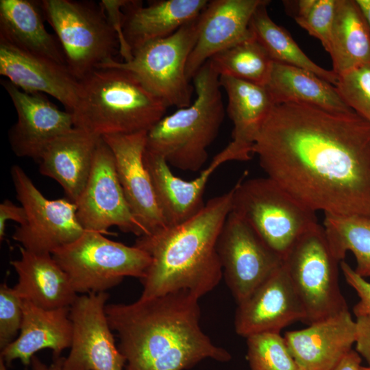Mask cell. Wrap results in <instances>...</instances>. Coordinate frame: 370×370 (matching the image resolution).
Returning <instances> with one entry per match:
<instances>
[{
  "label": "cell",
  "mask_w": 370,
  "mask_h": 370,
  "mask_svg": "<svg viewBox=\"0 0 370 370\" xmlns=\"http://www.w3.org/2000/svg\"><path fill=\"white\" fill-rule=\"evenodd\" d=\"M227 97V112L232 121L231 142L224 148L232 160L247 161L257 135L274 103L264 86L219 76Z\"/></svg>",
  "instance_id": "cell-25"
},
{
  "label": "cell",
  "mask_w": 370,
  "mask_h": 370,
  "mask_svg": "<svg viewBox=\"0 0 370 370\" xmlns=\"http://www.w3.org/2000/svg\"><path fill=\"white\" fill-rule=\"evenodd\" d=\"M1 84L17 114L8 132L12 150L18 157L39 162L50 143L74 127L72 114L60 110L45 94L23 91L8 79Z\"/></svg>",
  "instance_id": "cell-15"
},
{
  "label": "cell",
  "mask_w": 370,
  "mask_h": 370,
  "mask_svg": "<svg viewBox=\"0 0 370 370\" xmlns=\"http://www.w3.org/2000/svg\"><path fill=\"white\" fill-rule=\"evenodd\" d=\"M264 86L274 105L295 103L335 112H353L334 85L301 68L273 61Z\"/></svg>",
  "instance_id": "cell-28"
},
{
  "label": "cell",
  "mask_w": 370,
  "mask_h": 370,
  "mask_svg": "<svg viewBox=\"0 0 370 370\" xmlns=\"http://www.w3.org/2000/svg\"><path fill=\"white\" fill-rule=\"evenodd\" d=\"M207 0H158L144 6L127 0L123 7V34L132 52L143 45L166 38L198 16Z\"/></svg>",
  "instance_id": "cell-22"
},
{
  "label": "cell",
  "mask_w": 370,
  "mask_h": 370,
  "mask_svg": "<svg viewBox=\"0 0 370 370\" xmlns=\"http://www.w3.org/2000/svg\"><path fill=\"white\" fill-rule=\"evenodd\" d=\"M360 370H370L369 367H360Z\"/></svg>",
  "instance_id": "cell-45"
},
{
  "label": "cell",
  "mask_w": 370,
  "mask_h": 370,
  "mask_svg": "<svg viewBox=\"0 0 370 370\" xmlns=\"http://www.w3.org/2000/svg\"><path fill=\"white\" fill-rule=\"evenodd\" d=\"M79 82L73 126L99 136L148 131L169 107L123 69L99 68Z\"/></svg>",
  "instance_id": "cell-4"
},
{
  "label": "cell",
  "mask_w": 370,
  "mask_h": 370,
  "mask_svg": "<svg viewBox=\"0 0 370 370\" xmlns=\"http://www.w3.org/2000/svg\"><path fill=\"white\" fill-rule=\"evenodd\" d=\"M328 53L338 76L370 62V32L356 0H336Z\"/></svg>",
  "instance_id": "cell-29"
},
{
  "label": "cell",
  "mask_w": 370,
  "mask_h": 370,
  "mask_svg": "<svg viewBox=\"0 0 370 370\" xmlns=\"http://www.w3.org/2000/svg\"><path fill=\"white\" fill-rule=\"evenodd\" d=\"M0 370H7L4 360L0 358Z\"/></svg>",
  "instance_id": "cell-44"
},
{
  "label": "cell",
  "mask_w": 370,
  "mask_h": 370,
  "mask_svg": "<svg viewBox=\"0 0 370 370\" xmlns=\"http://www.w3.org/2000/svg\"><path fill=\"white\" fill-rule=\"evenodd\" d=\"M360 7L370 32V0H356Z\"/></svg>",
  "instance_id": "cell-43"
},
{
  "label": "cell",
  "mask_w": 370,
  "mask_h": 370,
  "mask_svg": "<svg viewBox=\"0 0 370 370\" xmlns=\"http://www.w3.org/2000/svg\"><path fill=\"white\" fill-rule=\"evenodd\" d=\"M40 3L61 45L66 66L79 81L119 51L117 35L99 3L42 0Z\"/></svg>",
  "instance_id": "cell-7"
},
{
  "label": "cell",
  "mask_w": 370,
  "mask_h": 370,
  "mask_svg": "<svg viewBox=\"0 0 370 370\" xmlns=\"http://www.w3.org/2000/svg\"><path fill=\"white\" fill-rule=\"evenodd\" d=\"M106 292L78 296L69 309L73 324L71 351L62 370H125L126 360L116 346L105 308Z\"/></svg>",
  "instance_id": "cell-14"
},
{
  "label": "cell",
  "mask_w": 370,
  "mask_h": 370,
  "mask_svg": "<svg viewBox=\"0 0 370 370\" xmlns=\"http://www.w3.org/2000/svg\"><path fill=\"white\" fill-rule=\"evenodd\" d=\"M51 255L77 293L106 292L125 277L140 280L151 263L149 254L134 245L128 246L88 230Z\"/></svg>",
  "instance_id": "cell-8"
},
{
  "label": "cell",
  "mask_w": 370,
  "mask_h": 370,
  "mask_svg": "<svg viewBox=\"0 0 370 370\" xmlns=\"http://www.w3.org/2000/svg\"><path fill=\"white\" fill-rule=\"evenodd\" d=\"M291 13L296 23L317 38L325 50L330 49V36L336 0H299L289 1Z\"/></svg>",
  "instance_id": "cell-34"
},
{
  "label": "cell",
  "mask_w": 370,
  "mask_h": 370,
  "mask_svg": "<svg viewBox=\"0 0 370 370\" xmlns=\"http://www.w3.org/2000/svg\"><path fill=\"white\" fill-rule=\"evenodd\" d=\"M0 75L21 90L52 96L71 113L80 86L62 64L21 49L0 39Z\"/></svg>",
  "instance_id": "cell-19"
},
{
  "label": "cell",
  "mask_w": 370,
  "mask_h": 370,
  "mask_svg": "<svg viewBox=\"0 0 370 370\" xmlns=\"http://www.w3.org/2000/svg\"><path fill=\"white\" fill-rule=\"evenodd\" d=\"M338 264L319 223L306 231L283 259L308 324L348 310L338 282Z\"/></svg>",
  "instance_id": "cell-9"
},
{
  "label": "cell",
  "mask_w": 370,
  "mask_h": 370,
  "mask_svg": "<svg viewBox=\"0 0 370 370\" xmlns=\"http://www.w3.org/2000/svg\"><path fill=\"white\" fill-rule=\"evenodd\" d=\"M70 308L47 310L23 300V321L19 334L10 344L1 350L7 365L18 359L30 365L35 353L44 349L53 351V358L71 347L73 324L69 317Z\"/></svg>",
  "instance_id": "cell-23"
},
{
  "label": "cell",
  "mask_w": 370,
  "mask_h": 370,
  "mask_svg": "<svg viewBox=\"0 0 370 370\" xmlns=\"http://www.w3.org/2000/svg\"><path fill=\"white\" fill-rule=\"evenodd\" d=\"M233 188L209 199L192 218L138 237L134 245L147 252L151 263L140 279L147 299L186 291L200 298L223 276L217 243L232 210Z\"/></svg>",
  "instance_id": "cell-3"
},
{
  "label": "cell",
  "mask_w": 370,
  "mask_h": 370,
  "mask_svg": "<svg viewBox=\"0 0 370 370\" xmlns=\"http://www.w3.org/2000/svg\"><path fill=\"white\" fill-rule=\"evenodd\" d=\"M356 325L349 310L288 331L284 336L298 370H332L352 349Z\"/></svg>",
  "instance_id": "cell-20"
},
{
  "label": "cell",
  "mask_w": 370,
  "mask_h": 370,
  "mask_svg": "<svg viewBox=\"0 0 370 370\" xmlns=\"http://www.w3.org/2000/svg\"><path fill=\"white\" fill-rule=\"evenodd\" d=\"M199 16L172 35L134 50L130 60L119 62L114 58L99 68L117 67L132 73L169 107L190 106L194 87L186 77V67L197 38Z\"/></svg>",
  "instance_id": "cell-10"
},
{
  "label": "cell",
  "mask_w": 370,
  "mask_h": 370,
  "mask_svg": "<svg viewBox=\"0 0 370 370\" xmlns=\"http://www.w3.org/2000/svg\"><path fill=\"white\" fill-rule=\"evenodd\" d=\"M127 1V0H102L99 2L117 35L119 42V53L124 59L123 62L129 61L132 58V51L127 45L123 34V7Z\"/></svg>",
  "instance_id": "cell-38"
},
{
  "label": "cell",
  "mask_w": 370,
  "mask_h": 370,
  "mask_svg": "<svg viewBox=\"0 0 370 370\" xmlns=\"http://www.w3.org/2000/svg\"><path fill=\"white\" fill-rule=\"evenodd\" d=\"M361 357L355 350L347 353L332 370H360Z\"/></svg>",
  "instance_id": "cell-41"
},
{
  "label": "cell",
  "mask_w": 370,
  "mask_h": 370,
  "mask_svg": "<svg viewBox=\"0 0 370 370\" xmlns=\"http://www.w3.org/2000/svg\"><path fill=\"white\" fill-rule=\"evenodd\" d=\"M101 138L73 127L50 143L40 158V173L56 181L74 203L86 184Z\"/></svg>",
  "instance_id": "cell-24"
},
{
  "label": "cell",
  "mask_w": 370,
  "mask_h": 370,
  "mask_svg": "<svg viewBox=\"0 0 370 370\" xmlns=\"http://www.w3.org/2000/svg\"><path fill=\"white\" fill-rule=\"evenodd\" d=\"M217 251L225 280L237 304L246 299L283 262L232 210L219 235Z\"/></svg>",
  "instance_id": "cell-12"
},
{
  "label": "cell",
  "mask_w": 370,
  "mask_h": 370,
  "mask_svg": "<svg viewBox=\"0 0 370 370\" xmlns=\"http://www.w3.org/2000/svg\"><path fill=\"white\" fill-rule=\"evenodd\" d=\"M45 19L40 1L1 0L0 39L66 66L61 45L46 29Z\"/></svg>",
  "instance_id": "cell-27"
},
{
  "label": "cell",
  "mask_w": 370,
  "mask_h": 370,
  "mask_svg": "<svg viewBox=\"0 0 370 370\" xmlns=\"http://www.w3.org/2000/svg\"><path fill=\"white\" fill-rule=\"evenodd\" d=\"M53 362L50 365L43 363L38 357L34 356L32 358L31 370H62L64 358H53Z\"/></svg>",
  "instance_id": "cell-42"
},
{
  "label": "cell",
  "mask_w": 370,
  "mask_h": 370,
  "mask_svg": "<svg viewBox=\"0 0 370 370\" xmlns=\"http://www.w3.org/2000/svg\"><path fill=\"white\" fill-rule=\"evenodd\" d=\"M19 249L21 258L10 262L18 275L16 293L41 308H70L77 293L51 254Z\"/></svg>",
  "instance_id": "cell-26"
},
{
  "label": "cell",
  "mask_w": 370,
  "mask_h": 370,
  "mask_svg": "<svg viewBox=\"0 0 370 370\" xmlns=\"http://www.w3.org/2000/svg\"><path fill=\"white\" fill-rule=\"evenodd\" d=\"M195 99L164 116L147 134L145 149L182 171H197L224 119L219 75L208 60L192 79Z\"/></svg>",
  "instance_id": "cell-5"
},
{
  "label": "cell",
  "mask_w": 370,
  "mask_h": 370,
  "mask_svg": "<svg viewBox=\"0 0 370 370\" xmlns=\"http://www.w3.org/2000/svg\"><path fill=\"white\" fill-rule=\"evenodd\" d=\"M143 158L167 226L180 224L201 210L205 206L203 196L209 178L221 164L230 161L222 150L199 176L185 180L172 173L162 156L145 149Z\"/></svg>",
  "instance_id": "cell-21"
},
{
  "label": "cell",
  "mask_w": 370,
  "mask_h": 370,
  "mask_svg": "<svg viewBox=\"0 0 370 370\" xmlns=\"http://www.w3.org/2000/svg\"><path fill=\"white\" fill-rule=\"evenodd\" d=\"M246 339L251 370H298L280 333L256 334Z\"/></svg>",
  "instance_id": "cell-33"
},
{
  "label": "cell",
  "mask_w": 370,
  "mask_h": 370,
  "mask_svg": "<svg viewBox=\"0 0 370 370\" xmlns=\"http://www.w3.org/2000/svg\"><path fill=\"white\" fill-rule=\"evenodd\" d=\"M252 152L267 177L310 210L370 217V123L355 112L275 104Z\"/></svg>",
  "instance_id": "cell-1"
},
{
  "label": "cell",
  "mask_w": 370,
  "mask_h": 370,
  "mask_svg": "<svg viewBox=\"0 0 370 370\" xmlns=\"http://www.w3.org/2000/svg\"><path fill=\"white\" fill-rule=\"evenodd\" d=\"M23 300L5 283L0 286V349L13 342L23 321Z\"/></svg>",
  "instance_id": "cell-36"
},
{
  "label": "cell",
  "mask_w": 370,
  "mask_h": 370,
  "mask_svg": "<svg viewBox=\"0 0 370 370\" xmlns=\"http://www.w3.org/2000/svg\"><path fill=\"white\" fill-rule=\"evenodd\" d=\"M323 227L336 258L341 262L347 251L352 252L355 271L370 277V217L325 213Z\"/></svg>",
  "instance_id": "cell-31"
},
{
  "label": "cell",
  "mask_w": 370,
  "mask_h": 370,
  "mask_svg": "<svg viewBox=\"0 0 370 370\" xmlns=\"http://www.w3.org/2000/svg\"><path fill=\"white\" fill-rule=\"evenodd\" d=\"M334 86L346 104L370 123V62L338 76Z\"/></svg>",
  "instance_id": "cell-35"
},
{
  "label": "cell",
  "mask_w": 370,
  "mask_h": 370,
  "mask_svg": "<svg viewBox=\"0 0 370 370\" xmlns=\"http://www.w3.org/2000/svg\"><path fill=\"white\" fill-rule=\"evenodd\" d=\"M147 132L101 136L113 153L124 196L145 235L167 226L144 162Z\"/></svg>",
  "instance_id": "cell-16"
},
{
  "label": "cell",
  "mask_w": 370,
  "mask_h": 370,
  "mask_svg": "<svg viewBox=\"0 0 370 370\" xmlns=\"http://www.w3.org/2000/svg\"><path fill=\"white\" fill-rule=\"evenodd\" d=\"M10 174L16 198L27 215L25 223L16 227L12 235L22 247L52 254L84 232L77 217L75 203L67 198H46L18 165L12 166Z\"/></svg>",
  "instance_id": "cell-11"
},
{
  "label": "cell",
  "mask_w": 370,
  "mask_h": 370,
  "mask_svg": "<svg viewBox=\"0 0 370 370\" xmlns=\"http://www.w3.org/2000/svg\"><path fill=\"white\" fill-rule=\"evenodd\" d=\"M199 299L180 291L130 304H106L125 370H184L206 358L228 362L231 354L201 330Z\"/></svg>",
  "instance_id": "cell-2"
},
{
  "label": "cell",
  "mask_w": 370,
  "mask_h": 370,
  "mask_svg": "<svg viewBox=\"0 0 370 370\" xmlns=\"http://www.w3.org/2000/svg\"><path fill=\"white\" fill-rule=\"evenodd\" d=\"M26 220V212L22 206H18L8 199L1 202L0 204V240L4 239L8 221H14L19 225H23Z\"/></svg>",
  "instance_id": "cell-40"
},
{
  "label": "cell",
  "mask_w": 370,
  "mask_h": 370,
  "mask_svg": "<svg viewBox=\"0 0 370 370\" xmlns=\"http://www.w3.org/2000/svg\"><path fill=\"white\" fill-rule=\"evenodd\" d=\"M266 1H208L200 14L197 38L186 64L190 81L212 56L254 37L249 26L251 17Z\"/></svg>",
  "instance_id": "cell-18"
},
{
  "label": "cell",
  "mask_w": 370,
  "mask_h": 370,
  "mask_svg": "<svg viewBox=\"0 0 370 370\" xmlns=\"http://www.w3.org/2000/svg\"><path fill=\"white\" fill-rule=\"evenodd\" d=\"M356 349L370 367V317H356Z\"/></svg>",
  "instance_id": "cell-39"
},
{
  "label": "cell",
  "mask_w": 370,
  "mask_h": 370,
  "mask_svg": "<svg viewBox=\"0 0 370 370\" xmlns=\"http://www.w3.org/2000/svg\"><path fill=\"white\" fill-rule=\"evenodd\" d=\"M75 204L77 217L84 230L111 234L108 229L116 226L138 237L145 234L127 204L113 153L102 137L86 184Z\"/></svg>",
  "instance_id": "cell-13"
},
{
  "label": "cell",
  "mask_w": 370,
  "mask_h": 370,
  "mask_svg": "<svg viewBox=\"0 0 370 370\" xmlns=\"http://www.w3.org/2000/svg\"><path fill=\"white\" fill-rule=\"evenodd\" d=\"M266 1L254 12L250 29L255 38L262 45L273 62L310 71L321 79L335 86L338 75L332 70H327L310 60L301 49L291 34L276 24L269 16Z\"/></svg>",
  "instance_id": "cell-30"
},
{
  "label": "cell",
  "mask_w": 370,
  "mask_h": 370,
  "mask_svg": "<svg viewBox=\"0 0 370 370\" xmlns=\"http://www.w3.org/2000/svg\"><path fill=\"white\" fill-rule=\"evenodd\" d=\"M340 268L348 284L356 292L359 301L354 306L353 311L356 317H370V282L359 275L346 262H340Z\"/></svg>",
  "instance_id": "cell-37"
},
{
  "label": "cell",
  "mask_w": 370,
  "mask_h": 370,
  "mask_svg": "<svg viewBox=\"0 0 370 370\" xmlns=\"http://www.w3.org/2000/svg\"><path fill=\"white\" fill-rule=\"evenodd\" d=\"M306 314L282 263L246 299L238 304L234 328L239 336L280 331Z\"/></svg>",
  "instance_id": "cell-17"
},
{
  "label": "cell",
  "mask_w": 370,
  "mask_h": 370,
  "mask_svg": "<svg viewBox=\"0 0 370 370\" xmlns=\"http://www.w3.org/2000/svg\"><path fill=\"white\" fill-rule=\"evenodd\" d=\"M232 211L282 260L299 238L318 223L314 211L268 177L241 179L233 187Z\"/></svg>",
  "instance_id": "cell-6"
},
{
  "label": "cell",
  "mask_w": 370,
  "mask_h": 370,
  "mask_svg": "<svg viewBox=\"0 0 370 370\" xmlns=\"http://www.w3.org/2000/svg\"><path fill=\"white\" fill-rule=\"evenodd\" d=\"M208 61L219 76H228L264 86L273 63L254 36L216 53Z\"/></svg>",
  "instance_id": "cell-32"
}]
</instances>
